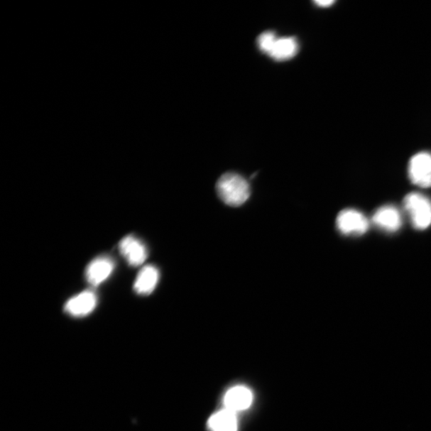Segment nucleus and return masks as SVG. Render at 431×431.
I'll list each match as a JSON object with an SVG mask.
<instances>
[{
	"label": "nucleus",
	"instance_id": "nucleus-1",
	"mask_svg": "<svg viewBox=\"0 0 431 431\" xmlns=\"http://www.w3.org/2000/svg\"><path fill=\"white\" fill-rule=\"evenodd\" d=\"M217 192L223 202L238 207L247 202L251 190L246 178L236 173H227L219 178Z\"/></svg>",
	"mask_w": 431,
	"mask_h": 431
},
{
	"label": "nucleus",
	"instance_id": "nucleus-2",
	"mask_svg": "<svg viewBox=\"0 0 431 431\" xmlns=\"http://www.w3.org/2000/svg\"><path fill=\"white\" fill-rule=\"evenodd\" d=\"M411 224L416 229L424 230L431 224V202L420 192H410L403 201Z\"/></svg>",
	"mask_w": 431,
	"mask_h": 431
},
{
	"label": "nucleus",
	"instance_id": "nucleus-3",
	"mask_svg": "<svg viewBox=\"0 0 431 431\" xmlns=\"http://www.w3.org/2000/svg\"><path fill=\"white\" fill-rule=\"evenodd\" d=\"M337 228L344 235L361 236L369 229L368 219L354 209L341 211L337 219Z\"/></svg>",
	"mask_w": 431,
	"mask_h": 431
},
{
	"label": "nucleus",
	"instance_id": "nucleus-4",
	"mask_svg": "<svg viewBox=\"0 0 431 431\" xmlns=\"http://www.w3.org/2000/svg\"><path fill=\"white\" fill-rule=\"evenodd\" d=\"M408 173L414 185L422 188L431 187V153L422 152L411 158Z\"/></svg>",
	"mask_w": 431,
	"mask_h": 431
},
{
	"label": "nucleus",
	"instance_id": "nucleus-5",
	"mask_svg": "<svg viewBox=\"0 0 431 431\" xmlns=\"http://www.w3.org/2000/svg\"><path fill=\"white\" fill-rule=\"evenodd\" d=\"M119 249L121 256L133 267H138L146 261L148 253L146 246L136 237L126 236L119 244Z\"/></svg>",
	"mask_w": 431,
	"mask_h": 431
},
{
	"label": "nucleus",
	"instance_id": "nucleus-6",
	"mask_svg": "<svg viewBox=\"0 0 431 431\" xmlns=\"http://www.w3.org/2000/svg\"><path fill=\"white\" fill-rule=\"evenodd\" d=\"M97 305V297L91 290H87L70 299L64 310L74 317H83L92 313Z\"/></svg>",
	"mask_w": 431,
	"mask_h": 431
},
{
	"label": "nucleus",
	"instance_id": "nucleus-7",
	"mask_svg": "<svg viewBox=\"0 0 431 431\" xmlns=\"http://www.w3.org/2000/svg\"><path fill=\"white\" fill-rule=\"evenodd\" d=\"M114 263L108 256H99L89 263L86 278L89 285L97 287L104 282L113 272Z\"/></svg>",
	"mask_w": 431,
	"mask_h": 431
},
{
	"label": "nucleus",
	"instance_id": "nucleus-8",
	"mask_svg": "<svg viewBox=\"0 0 431 431\" xmlns=\"http://www.w3.org/2000/svg\"><path fill=\"white\" fill-rule=\"evenodd\" d=\"M372 222L379 229L394 233L401 228L403 219L400 210L396 207L386 205L379 208L373 215Z\"/></svg>",
	"mask_w": 431,
	"mask_h": 431
},
{
	"label": "nucleus",
	"instance_id": "nucleus-9",
	"mask_svg": "<svg viewBox=\"0 0 431 431\" xmlns=\"http://www.w3.org/2000/svg\"><path fill=\"white\" fill-rule=\"evenodd\" d=\"M158 280V269L153 266H145L141 268L135 280L134 291L138 295H150L156 289Z\"/></svg>",
	"mask_w": 431,
	"mask_h": 431
},
{
	"label": "nucleus",
	"instance_id": "nucleus-10",
	"mask_svg": "<svg viewBox=\"0 0 431 431\" xmlns=\"http://www.w3.org/2000/svg\"><path fill=\"white\" fill-rule=\"evenodd\" d=\"M299 43L294 37L278 38L268 55L275 61H286L297 55Z\"/></svg>",
	"mask_w": 431,
	"mask_h": 431
},
{
	"label": "nucleus",
	"instance_id": "nucleus-11",
	"mask_svg": "<svg viewBox=\"0 0 431 431\" xmlns=\"http://www.w3.org/2000/svg\"><path fill=\"white\" fill-rule=\"evenodd\" d=\"M253 395L251 391L244 387H236L228 391L224 398L227 409L231 411L246 410L252 403Z\"/></svg>",
	"mask_w": 431,
	"mask_h": 431
},
{
	"label": "nucleus",
	"instance_id": "nucleus-12",
	"mask_svg": "<svg viewBox=\"0 0 431 431\" xmlns=\"http://www.w3.org/2000/svg\"><path fill=\"white\" fill-rule=\"evenodd\" d=\"M236 413L225 408L212 416L209 426L214 431H237Z\"/></svg>",
	"mask_w": 431,
	"mask_h": 431
},
{
	"label": "nucleus",
	"instance_id": "nucleus-13",
	"mask_svg": "<svg viewBox=\"0 0 431 431\" xmlns=\"http://www.w3.org/2000/svg\"><path fill=\"white\" fill-rule=\"evenodd\" d=\"M276 40H278V36H276L273 31L263 32L257 38V45H258V48L263 53L268 55L271 53Z\"/></svg>",
	"mask_w": 431,
	"mask_h": 431
},
{
	"label": "nucleus",
	"instance_id": "nucleus-14",
	"mask_svg": "<svg viewBox=\"0 0 431 431\" xmlns=\"http://www.w3.org/2000/svg\"><path fill=\"white\" fill-rule=\"evenodd\" d=\"M334 3V1H332V0H317V1H315V4L321 6V8H327V6L333 5Z\"/></svg>",
	"mask_w": 431,
	"mask_h": 431
}]
</instances>
